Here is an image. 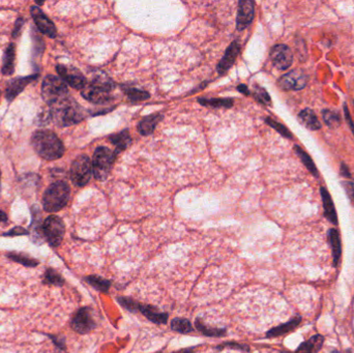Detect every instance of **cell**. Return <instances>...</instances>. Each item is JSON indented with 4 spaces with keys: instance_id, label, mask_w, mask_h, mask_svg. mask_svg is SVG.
Returning a JSON list of instances; mask_svg holds the SVG:
<instances>
[{
    "instance_id": "60d3db41",
    "label": "cell",
    "mask_w": 354,
    "mask_h": 353,
    "mask_svg": "<svg viewBox=\"0 0 354 353\" xmlns=\"http://www.w3.org/2000/svg\"><path fill=\"white\" fill-rule=\"evenodd\" d=\"M224 348H233V349H238L242 351H248L250 347L246 344H240V343H234V342H226L223 343L222 345H220L216 347L218 350H222Z\"/></svg>"
},
{
    "instance_id": "d4e9b609",
    "label": "cell",
    "mask_w": 354,
    "mask_h": 353,
    "mask_svg": "<svg viewBox=\"0 0 354 353\" xmlns=\"http://www.w3.org/2000/svg\"><path fill=\"white\" fill-rule=\"evenodd\" d=\"M328 240L332 250V257H334V266H336L341 258L342 253V246L340 240V235L336 229H330L328 231Z\"/></svg>"
},
{
    "instance_id": "e575fe53",
    "label": "cell",
    "mask_w": 354,
    "mask_h": 353,
    "mask_svg": "<svg viewBox=\"0 0 354 353\" xmlns=\"http://www.w3.org/2000/svg\"><path fill=\"white\" fill-rule=\"evenodd\" d=\"M124 88V92L126 94V96H128V98L130 100H147L150 98V94L147 92H143L140 90H137V88H130V87H122Z\"/></svg>"
},
{
    "instance_id": "4316f807",
    "label": "cell",
    "mask_w": 354,
    "mask_h": 353,
    "mask_svg": "<svg viewBox=\"0 0 354 353\" xmlns=\"http://www.w3.org/2000/svg\"><path fill=\"white\" fill-rule=\"evenodd\" d=\"M300 118L304 124L306 128L312 130H319L321 128V124L317 118L316 114L311 109H304L300 113Z\"/></svg>"
},
{
    "instance_id": "8992f818",
    "label": "cell",
    "mask_w": 354,
    "mask_h": 353,
    "mask_svg": "<svg viewBox=\"0 0 354 353\" xmlns=\"http://www.w3.org/2000/svg\"><path fill=\"white\" fill-rule=\"evenodd\" d=\"M66 233L64 220L57 216H48L42 223V235L45 240L53 248L62 244Z\"/></svg>"
},
{
    "instance_id": "f1b7e54d",
    "label": "cell",
    "mask_w": 354,
    "mask_h": 353,
    "mask_svg": "<svg viewBox=\"0 0 354 353\" xmlns=\"http://www.w3.org/2000/svg\"><path fill=\"white\" fill-rule=\"evenodd\" d=\"M199 104L205 107H212V108H230L233 106V100L231 98H198Z\"/></svg>"
},
{
    "instance_id": "b9f144b4",
    "label": "cell",
    "mask_w": 354,
    "mask_h": 353,
    "mask_svg": "<svg viewBox=\"0 0 354 353\" xmlns=\"http://www.w3.org/2000/svg\"><path fill=\"white\" fill-rule=\"evenodd\" d=\"M29 231L22 227H14L10 231L4 234V236H20V235H28Z\"/></svg>"
},
{
    "instance_id": "f907efd6",
    "label": "cell",
    "mask_w": 354,
    "mask_h": 353,
    "mask_svg": "<svg viewBox=\"0 0 354 353\" xmlns=\"http://www.w3.org/2000/svg\"><path fill=\"white\" fill-rule=\"evenodd\" d=\"M0 180H2V173H0ZM0 190H2V182H0Z\"/></svg>"
},
{
    "instance_id": "f546056e",
    "label": "cell",
    "mask_w": 354,
    "mask_h": 353,
    "mask_svg": "<svg viewBox=\"0 0 354 353\" xmlns=\"http://www.w3.org/2000/svg\"><path fill=\"white\" fill-rule=\"evenodd\" d=\"M6 257L8 259H10L14 262H17L22 264V266H26V268H36L38 266V261L36 259H34L32 257H29L26 254H22V253H8L6 255Z\"/></svg>"
},
{
    "instance_id": "816d5d0a",
    "label": "cell",
    "mask_w": 354,
    "mask_h": 353,
    "mask_svg": "<svg viewBox=\"0 0 354 353\" xmlns=\"http://www.w3.org/2000/svg\"><path fill=\"white\" fill-rule=\"evenodd\" d=\"M330 353H340V352H338V350H334L332 352H330Z\"/></svg>"
},
{
    "instance_id": "83f0119b",
    "label": "cell",
    "mask_w": 354,
    "mask_h": 353,
    "mask_svg": "<svg viewBox=\"0 0 354 353\" xmlns=\"http://www.w3.org/2000/svg\"><path fill=\"white\" fill-rule=\"evenodd\" d=\"M85 281L96 290L104 293H107L111 287V282L109 280H106V278L96 274L85 276Z\"/></svg>"
},
{
    "instance_id": "ba28073f",
    "label": "cell",
    "mask_w": 354,
    "mask_h": 353,
    "mask_svg": "<svg viewBox=\"0 0 354 353\" xmlns=\"http://www.w3.org/2000/svg\"><path fill=\"white\" fill-rule=\"evenodd\" d=\"M96 321L92 317V310L90 308H81L75 313L70 320V326L76 332L85 334L96 328Z\"/></svg>"
},
{
    "instance_id": "484cf974",
    "label": "cell",
    "mask_w": 354,
    "mask_h": 353,
    "mask_svg": "<svg viewBox=\"0 0 354 353\" xmlns=\"http://www.w3.org/2000/svg\"><path fill=\"white\" fill-rule=\"evenodd\" d=\"M110 142L116 146L117 150H124L132 143V138L130 136V133L128 130H124L120 133L112 135L109 138Z\"/></svg>"
},
{
    "instance_id": "ffe728a7",
    "label": "cell",
    "mask_w": 354,
    "mask_h": 353,
    "mask_svg": "<svg viewBox=\"0 0 354 353\" xmlns=\"http://www.w3.org/2000/svg\"><path fill=\"white\" fill-rule=\"evenodd\" d=\"M14 57H16V47L14 44H10L6 49L4 55V62H2V74L4 76L12 75L14 70Z\"/></svg>"
},
{
    "instance_id": "e0dca14e",
    "label": "cell",
    "mask_w": 354,
    "mask_h": 353,
    "mask_svg": "<svg viewBox=\"0 0 354 353\" xmlns=\"http://www.w3.org/2000/svg\"><path fill=\"white\" fill-rule=\"evenodd\" d=\"M139 311L156 324H165L168 321V314L158 311L156 308L150 304H140Z\"/></svg>"
},
{
    "instance_id": "7bdbcfd3",
    "label": "cell",
    "mask_w": 354,
    "mask_h": 353,
    "mask_svg": "<svg viewBox=\"0 0 354 353\" xmlns=\"http://www.w3.org/2000/svg\"><path fill=\"white\" fill-rule=\"evenodd\" d=\"M49 338L53 341V343L55 344V346L59 349V350H66V339L62 336H53V334H49Z\"/></svg>"
},
{
    "instance_id": "5b68a950",
    "label": "cell",
    "mask_w": 354,
    "mask_h": 353,
    "mask_svg": "<svg viewBox=\"0 0 354 353\" xmlns=\"http://www.w3.org/2000/svg\"><path fill=\"white\" fill-rule=\"evenodd\" d=\"M116 152H111L107 147H98L94 154L92 171L98 180H105L112 169Z\"/></svg>"
},
{
    "instance_id": "7dc6e473",
    "label": "cell",
    "mask_w": 354,
    "mask_h": 353,
    "mask_svg": "<svg viewBox=\"0 0 354 353\" xmlns=\"http://www.w3.org/2000/svg\"><path fill=\"white\" fill-rule=\"evenodd\" d=\"M8 222V216L4 212L0 210V223H6Z\"/></svg>"
},
{
    "instance_id": "30bf717a",
    "label": "cell",
    "mask_w": 354,
    "mask_h": 353,
    "mask_svg": "<svg viewBox=\"0 0 354 353\" xmlns=\"http://www.w3.org/2000/svg\"><path fill=\"white\" fill-rule=\"evenodd\" d=\"M308 83V76L302 70H293L278 80V86L284 90H300Z\"/></svg>"
},
{
    "instance_id": "4fadbf2b",
    "label": "cell",
    "mask_w": 354,
    "mask_h": 353,
    "mask_svg": "<svg viewBox=\"0 0 354 353\" xmlns=\"http://www.w3.org/2000/svg\"><path fill=\"white\" fill-rule=\"evenodd\" d=\"M81 94L87 100L98 105L106 104V102H109L112 100L110 92L102 90V88L96 87L90 83H87V85L82 90Z\"/></svg>"
},
{
    "instance_id": "f6af8a7d",
    "label": "cell",
    "mask_w": 354,
    "mask_h": 353,
    "mask_svg": "<svg viewBox=\"0 0 354 353\" xmlns=\"http://www.w3.org/2000/svg\"><path fill=\"white\" fill-rule=\"evenodd\" d=\"M344 186L346 188V192L349 195L350 199L354 203V184L353 182H344Z\"/></svg>"
},
{
    "instance_id": "8d00e7d4",
    "label": "cell",
    "mask_w": 354,
    "mask_h": 353,
    "mask_svg": "<svg viewBox=\"0 0 354 353\" xmlns=\"http://www.w3.org/2000/svg\"><path fill=\"white\" fill-rule=\"evenodd\" d=\"M34 56L40 57L44 50H45V44H44L42 38L38 34V32L34 30Z\"/></svg>"
},
{
    "instance_id": "d6a6232c",
    "label": "cell",
    "mask_w": 354,
    "mask_h": 353,
    "mask_svg": "<svg viewBox=\"0 0 354 353\" xmlns=\"http://www.w3.org/2000/svg\"><path fill=\"white\" fill-rule=\"evenodd\" d=\"M42 283L46 285H54V286H62L64 284V278L60 274H58L53 268H47L45 276H44Z\"/></svg>"
},
{
    "instance_id": "277c9868",
    "label": "cell",
    "mask_w": 354,
    "mask_h": 353,
    "mask_svg": "<svg viewBox=\"0 0 354 353\" xmlns=\"http://www.w3.org/2000/svg\"><path fill=\"white\" fill-rule=\"evenodd\" d=\"M42 96L52 107L57 102L68 98V90L62 78L48 75L42 84Z\"/></svg>"
},
{
    "instance_id": "bcb514c9",
    "label": "cell",
    "mask_w": 354,
    "mask_h": 353,
    "mask_svg": "<svg viewBox=\"0 0 354 353\" xmlns=\"http://www.w3.org/2000/svg\"><path fill=\"white\" fill-rule=\"evenodd\" d=\"M345 114H346V118H347V120L349 122L350 128H352V130H353V133H354V124H353V122H352V120H351V117H350V114H349V111H348L347 107H345Z\"/></svg>"
},
{
    "instance_id": "7402d4cb",
    "label": "cell",
    "mask_w": 354,
    "mask_h": 353,
    "mask_svg": "<svg viewBox=\"0 0 354 353\" xmlns=\"http://www.w3.org/2000/svg\"><path fill=\"white\" fill-rule=\"evenodd\" d=\"M162 118H163V116L160 114H154L145 117L138 126V130L140 132V134L144 136L152 134L156 124L160 122Z\"/></svg>"
},
{
    "instance_id": "9c48e42d",
    "label": "cell",
    "mask_w": 354,
    "mask_h": 353,
    "mask_svg": "<svg viewBox=\"0 0 354 353\" xmlns=\"http://www.w3.org/2000/svg\"><path fill=\"white\" fill-rule=\"evenodd\" d=\"M56 70L64 82L68 83L70 87L75 90H83L87 85V80L83 74L76 68L68 66L64 64H57Z\"/></svg>"
},
{
    "instance_id": "74e56055",
    "label": "cell",
    "mask_w": 354,
    "mask_h": 353,
    "mask_svg": "<svg viewBox=\"0 0 354 353\" xmlns=\"http://www.w3.org/2000/svg\"><path fill=\"white\" fill-rule=\"evenodd\" d=\"M323 120L330 126H336L340 124V117L338 115L330 110H323Z\"/></svg>"
},
{
    "instance_id": "ac0fdd59",
    "label": "cell",
    "mask_w": 354,
    "mask_h": 353,
    "mask_svg": "<svg viewBox=\"0 0 354 353\" xmlns=\"http://www.w3.org/2000/svg\"><path fill=\"white\" fill-rule=\"evenodd\" d=\"M320 193H321V197H322V202H323V206H324V214H326V216L328 218V220L330 222H332V224L336 225L338 224V216H336V208L334 202L332 200L330 195L328 194V192L326 190V188H320Z\"/></svg>"
},
{
    "instance_id": "ab89813d",
    "label": "cell",
    "mask_w": 354,
    "mask_h": 353,
    "mask_svg": "<svg viewBox=\"0 0 354 353\" xmlns=\"http://www.w3.org/2000/svg\"><path fill=\"white\" fill-rule=\"evenodd\" d=\"M254 96L264 105H268L270 104V98L268 96V94L265 92V90L261 87H256L254 90Z\"/></svg>"
},
{
    "instance_id": "d590c367",
    "label": "cell",
    "mask_w": 354,
    "mask_h": 353,
    "mask_svg": "<svg viewBox=\"0 0 354 353\" xmlns=\"http://www.w3.org/2000/svg\"><path fill=\"white\" fill-rule=\"evenodd\" d=\"M117 300L122 304V306L126 308V310L130 312H138L139 311L141 304H139L138 302H136L134 300H132L130 298H118Z\"/></svg>"
},
{
    "instance_id": "5bb4252c",
    "label": "cell",
    "mask_w": 354,
    "mask_h": 353,
    "mask_svg": "<svg viewBox=\"0 0 354 353\" xmlns=\"http://www.w3.org/2000/svg\"><path fill=\"white\" fill-rule=\"evenodd\" d=\"M254 12H255V4L250 0H242L238 6V30H244L254 19Z\"/></svg>"
},
{
    "instance_id": "52a82bcc",
    "label": "cell",
    "mask_w": 354,
    "mask_h": 353,
    "mask_svg": "<svg viewBox=\"0 0 354 353\" xmlns=\"http://www.w3.org/2000/svg\"><path fill=\"white\" fill-rule=\"evenodd\" d=\"M92 163L87 156H80L72 162L70 180L77 186H84L90 182L92 175Z\"/></svg>"
},
{
    "instance_id": "2e32d148",
    "label": "cell",
    "mask_w": 354,
    "mask_h": 353,
    "mask_svg": "<svg viewBox=\"0 0 354 353\" xmlns=\"http://www.w3.org/2000/svg\"><path fill=\"white\" fill-rule=\"evenodd\" d=\"M240 51V45L238 42H233L231 45L228 47L226 50L225 55L223 56L222 60H220L218 64V72L220 75H224V74L230 70V68L233 66L235 62L236 57L238 56Z\"/></svg>"
},
{
    "instance_id": "7a4b0ae2",
    "label": "cell",
    "mask_w": 354,
    "mask_h": 353,
    "mask_svg": "<svg viewBox=\"0 0 354 353\" xmlns=\"http://www.w3.org/2000/svg\"><path fill=\"white\" fill-rule=\"evenodd\" d=\"M48 112L50 120L59 126H68L79 124L85 117L82 107L70 96L57 102Z\"/></svg>"
},
{
    "instance_id": "836d02e7",
    "label": "cell",
    "mask_w": 354,
    "mask_h": 353,
    "mask_svg": "<svg viewBox=\"0 0 354 353\" xmlns=\"http://www.w3.org/2000/svg\"><path fill=\"white\" fill-rule=\"evenodd\" d=\"M294 150H295V152H296L300 156V160H302V163L308 169V171L311 172V173H313L315 176H318V171H317V169L315 167L314 162L312 160L311 158H310V156L306 152H304L300 146H294Z\"/></svg>"
},
{
    "instance_id": "cb8c5ba5",
    "label": "cell",
    "mask_w": 354,
    "mask_h": 353,
    "mask_svg": "<svg viewBox=\"0 0 354 353\" xmlns=\"http://www.w3.org/2000/svg\"><path fill=\"white\" fill-rule=\"evenodd\" d=\"M300 321H302L300 317L293 318L289 322L284 323V324H281V326H278L270 330H268L266 332V336L268 338H276V336H283V334H285L287 332H292L293 330H295L300 326Z\"/></svg>"
},
{
    "instance_id": "9a60e30c",
    "label": "cell",
    "mask_w": 354,
    "mask_h": 353,
    "mask_svg": "<svg viewBox=\"0 0 354 353\" xmlns=\"http://www.w3.org/2000/svg\"><path fill=\"white\" fill-rule=\"evenodd\" d=\"M38 78V75H32L28 77H20L12 79L8 82L6 90V98L8 102H12L14 98L18 96L23 90L24 88L32 83L34 80Z\"/></svg>"
},
{
    "instance_id": "d6986e66",
    "label": "cell",
    "mask_w": 354,
    "mask_h": 353,
    "mask_svg": "<svg viewBox=\"0 0 354 353\" xmlns=\"http://www.w3.org/2000/svg\"><path fill=\"white\" fill-rule=\"evenodd\" d=\"M32 240L38 244H42L44 238L42 235V214L38 206H34L32 208Z\"/></svg>"
},
{
    "instance_id": "44dd1931",
    "label": "cell",
    "mask_w": 354,
    "mask_h": 353,
    "mask_svg": "<svg viewBox=\"0 0 354 353\" xmlns=\"http://www.w3.org/2000/svg\"><path fill=\"white\" fill-rule=\"evenodd\" d=\"M323 342H324V338L321 334H316L306 342H304L294 353H317L321 349ZM283 353H289V352H283Z\"/></svg>"
},
{
    "instance_id": "603a6c76",
    "label": "cell",
    "mask_w": 354,
    "mask_h": 353,
    "mask_svg": "<svg viewBox=\"0 0 354 353\" xmlns=\"http://www.w3.org/2000/svg\"><path fill=\"white\" fill-rule=\"evenodd\" d=\"M90 84L110 92H112V90L115 88V84L111 80V78H109L104 72H100V70H96L92 74Z\"/></svg>"
},
{
    "instance_id": "c3c4849f",
    "label": "cell",
    "mask_w": 354,
    "mask_h": 353,
    "mask_svg": "<svg viewBox=\"0 0 354 353\" xmlns=\"http://www.w3.org/2000/svg\"><path fill=\"white\" fill-rule=\"evenodd\" d=\"M238 90H240V92H242V94H246V96L250 94L248 87H246V85H240V86H238Z\"/></svg>"
},
{
    "instance_id": "7c38bea8",
    "label": "cell",
    "mask_w": 354,
    "mask_h": 353,
    "mask_svg": "<svg viewBox=\"0 0 354 353\" xmlns=\"http://www.w3.org/2000/svg\"><path fill=\"white\" fill-rule=\"evenodd\" d=\"M270 58L276 68L285 70L292 64L293 54L290 48L286 45H276L270 51Z\"/></svg>"
},
{
    "instance_id": "ee69618b",
    "label": "cell",
    "mask_w": 354,
    "mask_h": 353,
    "mask_svg": "<svg viewBox=\"0 0 354 353\" xmlns=\"http://www.w3.org/2000/svg\"><path fill=\"white\" fill-rule=\"evenodd\" d=\"M23 25H24V19L23 18H18L16 23H14V30H12V36L14 38H17V36H20Z\"/></svg>"
},
{
    "instance_id": "681fc988",
    "label": "cell",
    "mask_w": 354,
    "mask_h": 353,
    "mask_svg": "<svg viewBox=\"0 0 354 353\" xmlns=\"http://www.w3.org/2000/svg\"><path fill=\"white\" fill-rule=\"evenodd\" d=\"M173 353H194V348H186L180 351H175Z\"/></svg>"
},
{
    "instance_id": "8fae6325",
    "label": "cell",
    "mask_w": 354,
    "mask_h": 353,
    "mask_svg": "<svg viewBox=\"0 0 354 353\" xmlns=\"http://www.w3.org/2000/svg\"><path fill=\"white\" fill-rule=\"evenodd\" d=\"M30 12L32 19L38 28V30L51 38H54L56 36L57 30L54 23L46 16L45 12H44L38 6H32L30 8Z\"/></svg>"
},
{
    "instance_id": "6da1fadb",
    "label": "cell",
    "mask_w": 354,
    "mask_h": 353,
    "mask_svg": "<svg viewBox=\"0 0 354 353\" xmlns=\"http://www.w3.org/2000/svg\"><path fill=\"white\" fill-rule=\"evenodd\" d=\"M32 144L36 152L47 160H57L64 154L62 142L52 130H36L32 137Z\"/></svg>"
},
{
    "instance_id": "f35d334b",
    "label": "cell",
    "mask_w": 354,
    "mask_h": 353,
    "mask_svg": "<svg viewBox=\"0 0 354 353\" xmlns=\"http://www.w3.org/2000/svg\"><path fill=\"white\" fill-rule=\"evenodd\" d=\"M265 122H266V124H270L272 128H274L276 130H278L280 134H282L284 137H286V138H292V135H291V133H290V130H289L285 126L276 122V120L270 118V117H268V118L265 120Z\"/></svg>"
},
{
    "instance_id": "3957f363",
    "label": "cell",
    "mask_w": 354,
    "mask_h": 353,
    "mask_svg": "<svg viewBox=\"0 0 354 353\" xmlns=\"http://www.w3.org/2000/svg\"><path fill=\"white\" fill-rule=\"evenodd\" d=\"M70 195V186L66 182H53L46 190L42 197V206L47 212L62 210L68 202Z\"/></svg>"
},
{
    "instance_id": "1f68e13d",
    "label": "cell",
    "mask_w": 354,
    "mask_h": 353,
    "mask_svg": "<svg viewBox=\"0 0 354 353\" xmlns=\"http://www.w3.org/2000/svg\"><path fill=\"white\" fill-rule=\"evenodd\" d=\"M171 328L180 334H190L194 330L192 323L184 318H174L171 321Z\"/></svg>"
},
{
    "instance_id": "4dcf8cb0",
    "label": "cell",
    "mask_w": 354,
    "mask_h": 353,
    "mask_svg": "<svg viewBox=\"0 0 354 353\" xmlns=\"http://www.w3.org/2000/svg\"><path fill=\"white\" fill-rule=\"evenodd\" d=\"M195 326L199 332L208 336H225L227 330L226 328H208L206 326L201 319H196Z\"/></svg>"
}]
</instances>
